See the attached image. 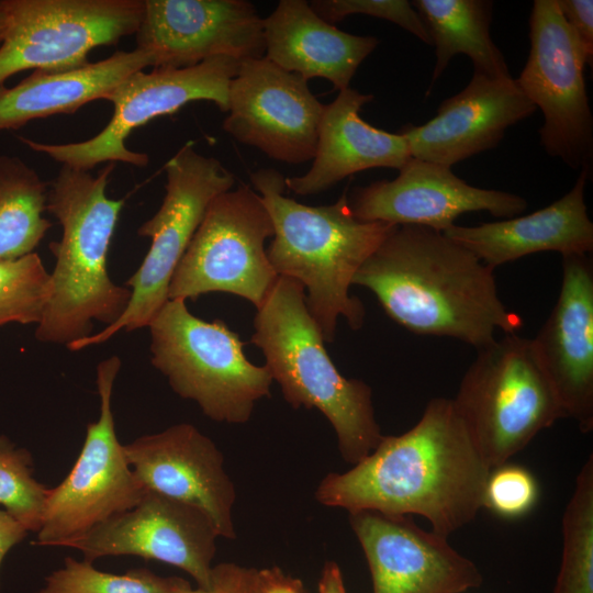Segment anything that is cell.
<instances>
[{
	"label": "cell",
	"instance_id": "cell-39",
	"mask_svg": "<svg viewBox=\"0 0 593 593\" xmlns=\"http://www.w3.org/2000/svg\"><path fill=\"white\" fill-rule=\"evenodd\" d=\"M8 14L3 0H0V45L7 30Z\"/></svg>",
	"mask_w": 593,
	"mask_h": 593
},
{
	"label": "cell",
	"instance_id": "cell-36",
	"mask_svg": "<svg viewBox=\"0 0 593 593\" xmlns=\"http://www.w3.org/2000/svg\"><path fill=\"white\" fill-rule=\"evenodd\" d=\"M260 593H305L303 582L279 567L259 569Z\"/></svg>",
	"mask_w": 593,
	"mask_h": 593
},
{
	"label": "cell",
	"instance_id": "cell-38",
	"mask_svg": "<svg viewBox=\"0 0 593 593\" xmlns=\"http://www.w3.org/2000/svg\"><path fill=\"white\" fill-rule=\"evenodd\" d=\"M320 593H346L340 568L335 561H326L318 582Z\"/></svg>",
	"mask_w": 593,
	"mask_h": 593
},
{
	"label": "cell",
	"instance_id": "cell-19",
	"mask_svg": "<svg viewBox=\"0 0 593 593\" xmlns=\"http://www.w3.org/2000/svg\"><path fill=\"white\" fill-rule=\"evenodd\" d=\"M125 457L145 490L204 512L219 537L235 539L234 482L213 440L188 423L137 437L123 445Z\"/></svg>",
	"mask_w": 593,
	"mask_h": 593
},
{
	"label": "cell",
	"instance_id": "cell-20",
	"mask_svg": "<svg viewBox=\"0 0 593 593\" xmlns=\"http://www.w3.org/2000/svg\"><path fill=\"white\" fill-rule=\"evenodd\" d=\"M562 257L557 302L532 338L537 359L567 417L593 429V266L588 255Z\"/></svg>",
	"mask_w": 593,
	"mask_h": 593
},
{
	"label": "cell",
	"instance_id": "cell-4",
	"mask_svg": "<svg viewBox=\"0 0 593 593\" xmlns=\"http://www.w3.org/2000/svg\"><path fill=\"white\" fill-rule=\"evenodd\" d=\"M115 167L109 163L97 176L61 165L48 182L46 211L63 228L52 242L55 256L51 296L35 336L66 344L91 335L92 322L113 324L125 311L131 290L109 277L107 260L125 198L111 199L105 189Z\"/></svg>",
	"mask_w": 593,
	"mask_h": 593
},
{
	"label": "cell",
	"instance_id": "cell-35",
	"mask_svg": "<svg viewBox=\"0 0 593 593\" xmlns=\"http://www.w3.org/2000/svg\"><path fill=\"white\" fill-rule=\"evenodd\" d=\"M560 11L582 46L588 59H593V1L558 0Z\"/></svg>",
	"mask_w": 593,
	"mask_h": 593
},
{
	"label": "cell",
	"instance_id": "cell-6",
	"mask_svg": "<svg viewBox=\"0 0 593 593\" xmlns=\"http://www.w3.org/2000/svg\"><path fill=\"white\" fill-rule=\"evenodd\" d=\"M452 399L478 451L492 469L524 449L566 413L535 354L516 333L477 350Z\"/></svg>",
	"mask_w": 593,
	"mask_h": 593
},
{
	"label": "cell",
	"instance_id": "cell-16",
	"mask_svg": "<svg viewBox=\"0 0 593 593\" xmlns=\"http://www.w3.org/2000/svg\"><path fill=\"white\" fill-rule=\"evenodd\" d=\"M136 48L153 67L184 68L217 56H265L262 19L247 0H144Z\"/></svg>",
	"mask_w": 593,
	"mask_h": 593
},
{
	"label": "cell",
	"instance_id": "cell-14",
	"mask_svg": "<svg viewBox=\"0 0 593 593\" xmlns=\"http://www.w3.org/2000/svg\"><path fill=\"white\" fill-rule=\"evenodd\" d=\"M223 130L238 142L287 164L314 158L325 104L307 80L265 56L243 59L230 85Z\"/></svg>",
	"mask_w": 593,
	"mask_h": 593
},
{
	"label": "cell",
	"instance_id": "cell-28",
	"mask_svg": "<svg viewBox=\"0 0 593 593\" xmlns=\"http://www.w3.org/2000/svg\"><path fill=\"white\" fill-rule=\"evenodd\" d=\"M552 593H593V455L562 516V558Z\"/></svg>",
	"mask_w": 593,
	"mask_h": 593
},
{
	"label": "cell",
	"instance_id": "cell-18",
	"mask_svg": "<svg viewBox=\"0 0 593 593\" xmlns=\"http://www.w3.org/2000/svg\"><path fill=\"white\" fill-rule=\"evenodd\" d=\"M354 216L363 222L415 225L444 232L467 212L485 211L511 219L527 209L517 194L473 187L451 167L411 158L393 180L356 188L348 198Z\"/></svg>",
	"mask_w": 593,
	"mask_h": 593
},
{
	"label": "cell",
	"instance_id": "cell-9",
	"mask_svg": "<svg viewBox=\"0 0 593 593\" xmlns=\"http://www.w3.org/2000/svg\"><path fill=\"white\" fill-rule=\"evenodd\" d=\"M271 236L270 215L250 187L216 195L174 272L168 299L195 300L219 291L259 309L279 277L265 249Z\"/></svg>",
	"mask_w": 593,
	"mask_h": 593
},
{
	"label": "cell",
	"instance_id": "cell-34",
	"mask_svg": "<svg viewBox=\"0 0 593 593\" xmlns=\"http://www.w3.org/2000/svg\"><path fill=\"white\" fill-rule=\"evenodd\" d=\"M180 593H260L259 569L221 562L212 567L206 586L190 585Z\"/></svg>",
	"mask_w": 593,
	"mask_h": 593
},
{
	"label": "cell",
	"instance_id": "cell-3",
	"mask_svg": "<svg viewBox=\"0 0 593 593\" xmlns=\"http://www.w3.org/2000/svg\"><path fill=\"white\" fill-rule=\"evenodd\" d=\"M250 180L273 225L268 259L278 276L307 290L305 303L324 342L334 340L339 316L359 329L365 307L349 293L353 279L398 225L356 219L346 191L329 205L302 204L284 195L286 178L272 168L251 172Z\"/></svg>",
	"mask_w": 593,
	"mask_h": 593
},
{
	"label": "cell",
	"instance_id": "cell-10",
	"mask_svg": "<svg viewBox=\"0 0 593 593\" xmlns=\"http://www.w3.org/2000/svg\"><path fill=\"white\" fill-rule=\"evenodd\" d=\"M240 60L217 56L184 68L154 67L125 78L110 94L113 115L104 128L89 139L66 144H45L23 136L19 139L31 149L61 165L89 171L101 163H124L145 167L149 157L127 148L126 139L137 127L172 114L194 101L213 102L228 111L230 85Z\"/></svg>",
	"mask_w": 593,
	"mask_h": 593
},
{
	"label": "cell",
	"instance_id": "cell-32",
	"mask_svg": "<svg viewBox=\"0 0 593 593\" xmlns=\"http://www.w3.org/2000/svg\"><path fill=\"white\" fill-rule=\"evenodd\" d=\"M538 483L526 468L505 462L490 470L482 495V507L505 518L527 514L537 503Z\"/></svg>",
	"mask_w": 593,
	"mask_h": 593
},
{
	"label": "cell",
	"instance_id": "cell-1",
	"mask_svg": "<svg viewBox=\"0 0 593 593\" xmlns=\"http://www.w3.org/2000/svg\"><path fill=\"white\" fill-rule=\"evenodd\" d=\"M490 470L452 399L434 398L412 428L383 436L348 471L328 473L314 495L348 513L421 515L433 532L448 537L482 508Z\"/></svg>",
	"mask_w": 593,
	"mask_h": 593
},
{
	"label": "cell",
	"instance_id": "cell-8",
	"mask_svg": "<svg viewBox=\"0 0 593 593\" xmlns=\"http://www.w3.org/2000/svg\"><path fill=\"white\" fill-rule=\"evenodd\" d=\"M166 194L159 210L137 230L152 239L135 273L126 281L131 298L123 314L103 331L67 345L79 350L101 344L115 333L148 326L168 299L174 272L198 230L210 202L234 186V176L215 158L186 143L165 165Z\"/></svg>",
	"mask_w": 593,
	"mask_h": 593
},
{
	"label": "cell",
	"instance_id": "cell-24",
	"mask_svg": "<svg viewBox=\"0 0 593 593\" xmlns=\"http://www.w3.org/2000/svg\"><path fill=\"white\" fill-rule=\"evenodd\" d=\"M262 25L267 59L305 80L327 79L338 91L349 88L360 64L379 44L377 37L337 29L304 0H281Z\"/></svg>",
	"mask_w": 593,
	"mask_h": 593
},
{
	"label": "cell",
	"instance_id": "cell-17",
	"mask_svg": "<svg viewBox=\"0 0 593 593\" xmlns=\"http://www.w3.org/2000/svg\"><path fill=\"white\" fill-rule=\"evenodd\" d=\"M349 524L366 557L373 593H462L483 577L448 537L418 527L409 516L362 510Z\"/></svg>",
	"mask_w": 593,
	"mask_h": 593
},
{
	"label": "cell",
	"instance_id": "cell-5",
	"mask_svg": "<svg viewBox=\"0 0 593 593\" xmlns=\"http://www.w3.org/2000/svg\"><path fill=\"white\" fill-rule=\"evenodd\" d=\"M254 328L250 342L262 351L286 401L293 409H316L327 418L346 462L354 466L367 457L383 437L371 388L337 370L307 310L303 286L279 276L257 309Z\"/></svg>",
	"mask_w": 593,
	"mask_h": 593
},
{
	"label": "cell",
	"instance_id": "cell-26",
	"mask_svg": "<svg viewBox=\"0 0 593 593\" xmlns=\"http://www.w3.org/2000/svg\"><path fill=\"white\" fill-rule=\"evenodd\" d=\"M411 3L435 46L436 63L429 88L458 54L472 60L475 74L490 78L511 77L504 55L490 35L492 1L414 0Z\"/></svg>",
	"mask_w": 593,
	"mask_h": 593
},
{
	"label": "cell",
	"instance_id": "cell-37",
	"mask_svg": "<svg viewBox=\"0 0 593 593\" xmlns=\"http://www.w3.org/2000/svg\"><path fill=\"white\" fill-rule=\"evenodd\" d=\"M29 530L9 512L0 510V568L8 552L26 536Z\"/></svg>",
	"mask_w": 593,
	"mask_h": 593
},
{
	"label": "cell",
	"instance_id": "cell-12",
	"mask_svg": "<svg viewBox=\"0 0 593 593\" xmlns=\"http://www.w3.org/2000/svg\"><path fill=\"white\" fill-rule=\"evenodd\" d=\"M121 360L97 367L100 415L87 425L82 448L67 477L49 489L33 545L61 547L108 518L134 507L146 492L119 441L111 399Z\"/></svg>",
	"mask_w": 593,
	"mask_h": 593
},
{
	"label": "cell",
	"instance_id": "cell-11",
	"mask_svg": "<svg viewBox=\"0 0 593 593\" xmlns=\"http://www.w3.org/2000/svg\"><path fill=\"white\" fill-rule=\"evenodd\" d=\"M530 48L516 83L542 112L540 144L572 169L591 172L593 116L584 67L592 65L563 18L558 0H536L529 16Z\"/></svg>",
	"mask_w": 593,
	"mask_h": 593
},
{
	"label": "cell",
	"instance_id": "cell-13",
	"mask_svg": "<svg viewBox=\"0 0 593 593\" xmlns=\"http://www.w3.org/2000/svg\"><path fill=\"white\" fill-rule=\"evenodd\" d=\"M0 86L23 70L65 71L89 64L98 46L137 32L144 0H3Z\"/></svg>",
	"mask_w": 593,
	"mask_h": 593
},
{
	"label": "cell",
	"instance_id": "cell-33",
	"mask_svg": "<svg viewBox=\"0 0 593 593\" xmlns=\"http://www.w3.org/2000/svg\"><path fill=\"white\" fill-rule=\"evenodd\" d=\"M314 12L334 24L354 14H365L388 20L432 45L428 30L407 0H315L310 2Z\"/></svg>",
	"mask_w": 593,
	"mask_h": 593
},
{
	"label": "cell",
	"instance_id": "cell-7",
	"mask_svg": "<svg viewBox=\"0 0 593 593\" xmlns=\"http://www.w3.org/2000/svg\"><path fill=\"white\" fill-rule=\"evenodd\" d=\"M148 327L153 366L212 421L244 424L256 403L270 395L269 370L246 358L238 334L222 320H201L176 299L166 302Z\"/></svg>",
	"mask_w": 593,
	"mask_h": 593
},
{
	"label": "cell",
	"instance_id": "cell-25",
	"mask_svg": "<svg viewBox=\"0 0 593 593\" xmlns=\"http://www.w3.org/2000/svg\"><path fill=\"white\" fill-rule=\"evenodd\" d=\"M148 66H153L150 56L134 48L70 70H33L14 87L0 86V132L55 114L75 113L99 99L108 100L125 78Z\"/></svg>",
	"mask_w": 593,
	"mask_h": 593
},
{
	"label": "cell",
	"instance_id": "cell-2",
	"mask_svg": "<svg viewBox=\"0 0 593 593\" xmlns=\"http://www.w3.org/2000/svg\"><path fill=\"white\" fill-rule=\"evenodd\" d=\"M353 284L370 290L385 314L417 335L480 349L496 333H516L519 315L501 301L494 269L443 232L396 226L363 262Z\"/></svg>",
	"mask_w": 593,
	"mask_h": 593
},
{
	"label": "cell",
	"instance_id": "cell-22",
	"mask_svg": "<svg viewBox=\"0 0 593 593\" xmlns=\"http://www.w3.org/2000/svg\"><path fill=\"white\" fill-rule=\"evenodd\" d=\"M588 179L589 172L581 170L568 193L530 214L473 226L454 224L443 233L492 269L544 251L588 255L593 250V223L584 201Z\"/></svg>",
	"mask_w": 593,
	"mask_h": 593
},
{
	"label": "cell",
	"instance_id": "cell-23",
	"mask_svg": "<svg viewBox=\"0 0 593 593\" xmlns=\"http://www.w3.org/2000/svg\"><path fill=\"white\" fill-rule=\"evenodd\" d=\"M373 99L350 87L325 104L316 149L309 171L286 178V187L300 195L320 193L348 176L370 168L400 170L411 158L406 139L365 122L362 107Z\"/></svg>",
	"mask_w": 593,
	"mask_h": 593
},
{
	"label": "cell",
	"instance_id": "cell-15",
	"mask_svg": "<svg viewBox=\"0 0 593 593\" xmlns=\"http://www.w3.org/2000/svg\"><path fill=\"white\" fill-rule=\"evenodd\" d=\"M219 534L201 510L146 490L139 502L61 547L79 550L83 560L137 556L177 567L197 586L210 582Z\"/></svg>",
	"mask_w": 593,
	"mask_h": 593
},
{
	"label": "cell",
	"instance_id": "cell-29",
	"mask_svg": "<svg viewBox=\"0 0 593 593\" xmlns=\"http://www.w3.org/2000/svg\"><path fill=\"white\" fill-rule=\"evenodd\" d=\"M190 585L182 578L161 577L146 568L115 574L66 557L63 567L44 579L38 593H180Z\"/></svg>",
	"mask_w": 593,
	"mask_h": 593
},
{
	"label": "cell",
	"instance_id": "cell-31",
	"mask_svg": "<svg viewBox=\"0 0 593 593\" xmlns=\"http://www.w3.org/2000/svg\"><path fill=\"white\" fill-rule=\"evenodd\" d=\"M48 492L34 478L31 452L0 435V505L29 532L37 533Z\"/></svg>",
	"mask_w": 593,
	"mask_h": 593
},
{
	"label": "cell",
	"instance_id": "cell-30",
	"mask_svg": "<svg viewBox=\"0 0 593 593\" xmlns=\"http://www.w3.org/2000/svg\"><path fill=\"white\" fill-rule=\"evenodd\" d=\"M51 296V273L36 253L0 259V326L38 324Z\"/></svg>",
	"mask_w": 593,
	"mask_h": 593
},
{
	"label": "cell",
	"instance_id": "cell-21",
	"mask_svg": "<svg viewBox=\"0 0 593 593\" xmlns=\"http://www.w3.org/2000/svg\"><path fill=\"white\" fill-rule=\"evenodd\" d=\"M536 111L515 79L473 72L460 92L444 100L437 114L422 125L400 131L412 158L451 167L495 147L505 131Z\"/></svg>",
	"mask_w": 593,
	"mask_h": 593
},
{
	"label": "cell",
	"instance_id": "cell-27",
	"mask_svg": "<svg viewBox=\"0 0 593 593\" xmlns=\"http://www.w3.org/2000/svg\"><path fill=\"white\" fill-rule=\"evenodd\" d=\"M48 182L16 156L0 155V259L33 250L52 223L46 211Z\"/></svg>",
	"mask_w": 593,
	"mask_h": 593
}]
</instances>
